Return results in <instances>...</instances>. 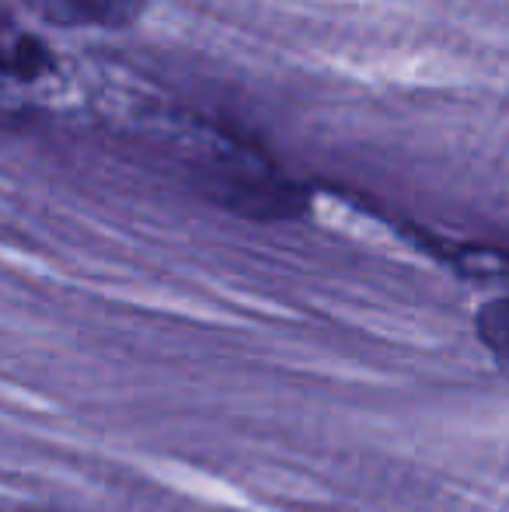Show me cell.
<instances>
[{"mask_svg": "<svg viewBox=\"0 0 509 512\" xmlns=\"http://www.w3.org/2000/svg\"><path fill=\"white\" fill-rule=\"evenodd\" d=\"M53 67V56L42 46V39L18 32L0 18V74L18 77V81H35Z\"/></svg>", "mask_w": 509, "mask_h": 512, "instance_id": "obj_2", "label": "cell"}, {"mask_svg": "<svg viewBox=\"0 0 509 512\" xmlns=\"http://www.w3.org/2000/svg\"><path fill=\"white\" fill-rule=\"evenodd\" d=\"M56 28H129L147 0H25Z\"/></svg>", "mask_w": 509, "mask_h": 512, "instance_id": "obj_1", "label": "cell"}]
</instances>
